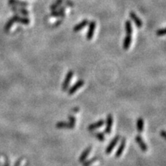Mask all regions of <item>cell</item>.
Returning <instances> with one entry per match:
<instances>
[{"label": "cell", "instance_id": "obj_1", "mask_svg": "<svg viewBox=\"0 0 166 166\" xmlns=\"http://www.w3.org/2000/svg\"><path fill=\"white\" fill-rule=\"evenodd\" d=\"M73 75H74L73 71L70 70L67 72L66 75H65V79H64L63 83H62V91L65 92V91H67V90H68V86H69V85H70V82H71V81H72V77H73Z\"/></svg>", "mask_w": 166, "mask_h": 166}, {"label": "cell", "instance_id": "obj_2", "mask_svg": "<svg viewBox=\"0 0 166 166\" xmlns=\"http://www.w3.org/2000/svg\"><path fill=\"white\" fill-rule=\"evenodd\" d=\"M84 84H85V81H84L83 79L78 80L77 82H75V84H74V85H72L69 89H68V94L69 95H74L78 89H80V88L84 85Z\"/></svg>", "mask_w": 166, "mask_h": 166}, {"label": "cell", "instance_id": "obj_3", "mask_svg": "<svg viewBox=\"0 0 166 166\" xmlns=\"http://www.w3.org/2000/svg\"><path fill=\"white\" fill-rule=\"evenodd\" d=\"M119 139H120V135H116V137L113 138L112 140L111 141V142L109 143V145H108V147L105 149V152L107 155H109V154L113 151V149H114V148L116 147V145H117V143L119 142Z\"/></svg>", "mask_w": 166, "mask_h": 166}, {"label": "cell", "instance_id": "obj_4", "mask_svg": "<svg viewBox=\"0 0 166 166\" xmlns=\"http://www.w3.org/2000/svg\"><path fill=\"white\" fill-rule=\"evenodd\" d=\"M96 22L95 21H92L88 22V29L86 34V39L88 40H92L94 36L95 30Z\"/></svg>", "mask_w": 166, "mask_h": 166}, {"label": "cell", "instance_id": "obj_5", "mask_svg": "<svg viewBox=\"0 0 166 166\" xmlns=\"http://www.w3.org/2000/svg\"><path fill=\"white\" fill-rule=\"evenodd\" d=\"M135 142H137V144H138V146H139V148H141V150H142V151H144V152H146L148 149V145H146V143L145 142V141H144V139L142 138V137L140 135H138L135 136Z\"/></svg>", "mask_w": 166, "mask_h": 166}, {"label": "cell", "instance_id": "obj_6", "mask_svg": "<svg viewBox=\"0 0 166 166\" xmlns=\"http://www.w3.org/2000/svg\"><path fill=\"white\" fill-rule=\"evenodd\" d=\"M113 126V116L112 115L109 114L107 116V120H106V127L105 129V133L107 135H110L112 133V129Z\"/></svg>", "mask_w": 166, "mask_h": 166}, {"label": "cell", "instance_id": "obj_7", "mask_svg": "<svg viewBox=\"0 0 166 166\" xmlns=\"http://www.w3.org/2000/svg\"><path fill=\"white\" fill-rule=\"evenodd\" d=\"M12 18L14 19L15 22H19L24 25H29L30 23L29 19L28 18L27 16H20V15H18V14H16V15L13 16Z\"/></svg>", "mask_w": 166, "mask_h": 166}, {"label": "cell", "instance_id": "obj_8", "mask_svg": "<svg viewBox=\"0 0 166 166\" xmlns=\"http://www.w3.org/2000/svg\"><path fill=\"white\" fill-rule=\"evenodd\" d=\"M11 9L12 11H13L18 15L23 16H29V11L25 7L12 6V5H11Z\"/></svg>", "mask_w": 166, "mask_h": 166}, {"label": "cell", "instance_id": "obj_9", "mask_svg": "<svg viewBox=\"0 0 166 166\" xmlns=\"http://www.w3.org/2000/svg\"><path fill=\"white\" fill-rule=\"evenodd\" d=\"M126 138H123L122 139V141H121L120 145L119 146L118 149L116 150V158H120V157L122 156L124 151H125V148H126Z\"/></svg>", "mask_w": 166, "mask_h": 166}, {"label": "cell", "instance_id": "obj_10", "mask_svg": "<svg viewBox=\"0 0 166 166\" xmlns=\"http://www.w3.org/2000/svg\"><path fill=\"white\" fill-rule=\"evenodd\" d=\"M65 7L61 6L59 9L55 10H52V12H51V16L52 17H56V18H59V17H64L65 16Z\"/></svg>", "mask_w": 166, "mask_h": 166}, {"label": "cell", "instance_id": "obj_11", "mask_svg": "<svg viewBox=\"0 0 166 166\" xmlns=\"http://www.w3.org/2000/svg\"><path fill=\"white\" fill-rule=\"evenodd\" d=\"M129 16H130L131 19L135 22V26L138 28H142V21L139 19V17L135 14V12H130L129 13Z\"/></svg>", "mask_w": 166, "mask_h": 166}, {"label": "cell", "instance_id": "obj_12", "mask_svg": "<svg viewBox=\"0 0 166 166\" xmlns=\"http://www.w3.org/2000/svg\"><path fill=\"white\" fill-rule=\"evenodd\" d=\"M105 124V121L103 120V119H100V120L97 121L96 122H95V123L91 124L88 127V131H90V132H92V131L96 130V129H99V128L102 127L103 126H104Z\"/></svg>", "mask_w": 166, "mask_h": 166}, {"label": "cell", "instance_id": "obj_13", "mask_svg": "<svg viewBox=\"0 0 166 166\" xmlns=\"http://www.w3.org/2000/svg\"><path fill=\"white\" fill-rule=\"evenodd\" d=\"M91 151H92V146H88V148H85V149L82 151V153L81 154L79 158H78V161L81 163L84 162V161L87 159L88 155H89Z\"/></svg>", "mask_w": 166, "mask_h": 166}, {"label": "cell", "instance_id": "obj_14", "mask_svg": "<svg viewBox=\"0 0 166 166\" xmlns=\"http://www.w3.org/2000/svg\"><path fill=\"white\" fill-rule=\"evenodd\" d=\"M9 4L13 6H19V7H26L29 5V3L25 1L22 0H9Z\"/></svg>", "mask_w": 166, "mask_h": 166}, {"label": "cell", "instance_id": "obj_15", "mask_svg": "<svg viewBox=\"0 0 166 166\" xmlns=\"http://www.w3.org/2000/svg\"><path fill=\"white\" fill-rule=\"evenodd\" d=\"M132 35H126V36L125 37L123 41V45H122V47L125 50H128V49L130 48L131 44H132Z\"/></svg>", "mask_w": 166, "mask_h": 166}, {"label": "cell", "instance_id": "obj_16", "mask_svg": "<svg viewBox=\"0 0 166 166\" xmlns=\"http://www.w3.org/2000/svg\"><path fill=\"white\" fill-rule=\"evenodd\" d=\"M88 22H88V19H84L83 21H81V22L78 23V24L73 28L74 33H78V32H79L80 30L82 29L83 28H85L87 25H88Z\"/></svg>", "mask_w": 166, "mask_h": 166}, {"label": "cell", "instance_id": "obj_17", "mask_svg": "<svg viewBox=\"0 0 166 166\" xmlns=\"http://www.w3.org/2000/svg\"><path fill=\"white\" fill-rule=\"evenodd\" d=\"M137 131L138 133H142L144 131V119L142 117L138 118L137 120Z\"/></svg>", "mask_w": 166, "mask_h": 166}, {"label": "cell", "instance_id": "obj_18", "mask_svg": "<svg viewBox=\"0 0 166 166\" xmlns=\"http://www.w3.org/2000/svg\"><path fill=\"white\" fill-rule=\"evenodd\" d=\"M125 27H126V35H132L133 33V28H132V22L130 20H126L125 23Z\"/></svg>", "mask_w": 166, "mask_h": 166}, {"label": "cell", "instance_id": "obj_19", "mask_svg": "<svg viewBox=\"0 0 166 166\" xmlns=\"http://www.w3.org/2000/svg\"><path fill=\"white\" fill-rule=\"evenodd\" d=\"M14 23H15V21H14V19L11 17V18L9 19V21L6 22V24L5 25V27H4V30H5V33H9V31L10 29L12 27Z\"/></svg>", "mask_w": 166, "mask_h": 166}, {"label": "cell", "instance_id": "obj_20", "mask_svg": "<svg viewBox=\"0 0 166 166\" xmlns=\"http://www.w3.org/2000/svg\"><path fill=\"white\" fill-rule=\"evenodd\" d=\"M64 3V0H55V2L50 6L51 10H55L59 9V7L62 6V4Z\"/></svg>", "mask_w": 166, "mask_h": 166}, {"label": "cell", "instance_id": "obj_21", "mask_svg": "<svg viewBox=\"0 0 166 166\" xmlns=\"http://www.w3.org/2000/svg\"><path fill=\"white\" fill-rule=\"evenodd\" d=\"M55 126L58 129H70V126L68 122H59L56 123Z\"/></svg>", "mask_w": 166, "mask_h": 166}, {"label": "cell", "instance_id": "obj_22", "mask_svg": "<svg viewBox=\"0 0 166 166\" xmlns=\"http://www.w3.org/2000/svg\"><path fill=\"white\" fill-rule=\"evenodd\" d=\"M68 123L70 126V129H74L75 127V123H76V119L73 116H68Z\"/></svg>", "mask_w": 166, "mask_h": 166}, {"label": "cell", "instance_id": "obj_23", "mask_svg": "<svg viewBox=\"0 0 166 166\" xmlns=\"http://www.w3.org/2000/svg\"><path fill=\"white\" fill-rule=\"evenodd\" d=\"M98 160V157H93V158H90L89 160H85L83 163V166H90L91 164H92L93 163L95 162L96 161Z\"/></svg>", "mask_w": 166, "mask_h": 166}, {"label": "cell", "instance_id": "obj_24", "mask_svg": "<svg viewBox=\"0 0 166 166\" xmlns=\"http://www.w3.org/2000/svg\"><path fill=\"white\" fill-rule=\"evenodd\" d=\"M94 136L97 139H99V140L100 141V142H104L105 140V136L104 133H102V132H95V133L94 134Z\"/></svg>", "mask_w": 166, "mask_h": 166}, {"label": "cell", "instance_id": "obj_25", "mask_svg": "<svg viewBox=\"0 0 166 166\" xmlns=\"http://www.w3.org/2000/svg\"><path fill=\"white\" fill-rule=\"evenodd\" d=\"M156 35L158 36H164V35H165V29H164V28H162V29H159L157 30Z\"/></svg>", "mask_w": 166, "mask_h": 166}, {"label": "cell", "instance_id": "obj_26", "mask_svg": "<svg viewBox=\"0 0 166 166\" xmlns=\"http://www.w3.org/2000/svg\"><path fill=\"white\" fill-rule=\"evenodd\" d=\"M64 3H65V6H69L72 7L74 5V4L71 2L70 0H66V1H64Z\"/></svg>", "mask_w": 166, "mask_h": 166}, {"label": "cell", "instance_id": "obj_27", "mask_svg": "<svg viewBox=\"0 0 166 166\" xmlns=\"http://www.w3.org/2000/svg\"><path fill=\"white\" fill-rule=\"evenodd\" d=\"M22 161V158H19V159L17 160L16 161V163L14 164V165H13V166H20V165H21Z\"/></svg>", "mask_w": 166, "mask_h": 166}, {"label": "cell", "instance_id": "obj_28", "mask_svg": "<svg viewBox=\"0 0 166 166\" xmlns=\"http://www.w3.org/2000/svg\"><path fill=\"white\" fill-rule=\"evenodd\" d=\"M62 22V19L58 20V21H56L55 23H54L53 26H54V27H57V26H59V25H60Z\"/></svg>", "mask_w": 166, "mask_h": 166}, {"label": "cell", "instance_id": "obj_29", "mask_svg": "<svg viewBox=\"0 0 166 166\" xmlns=\"http://www.w3.org/2000/svg\"><path fill=\"white\" fill-rule=\"evenodd\" d=\"M3 166H10L9 160L8 158H5V163H4Z\"/></svg>", "mask_w": 166, "mask_h": 166}, {"label": "cell", "instance_id": "obj_30", "mask_svg": "<svg viewBox=\"0 0 166 166\" xmlns=\"http://www.w3.org/2000/svg\"><path fill=\"white\" fill-rule=\"evenodd\" d=\"M161 135L163 137V138H165V131L162 130L161 132Z\"/></svg>", "mask_w": 166, "mask_h": 166}]
</instances>
